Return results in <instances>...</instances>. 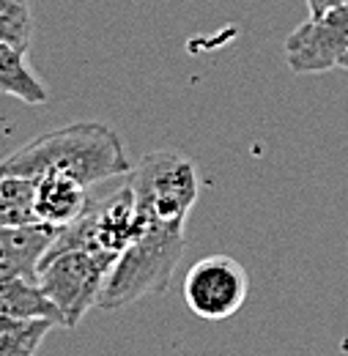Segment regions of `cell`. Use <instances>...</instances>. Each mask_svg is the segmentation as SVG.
<instances>
[{
  "mask_svg": "<svg viewBox=\"0 0 348 356\" xmlns=\"http://www.w3.org/2000/svg\"><path fill=\"white\" fill-rule=\"evenodd\" d=\"M132 170L134 168L124 148V140L113 127L99 121H77L44 132L0 159V176L36 181L49 173H61L86 186Z\"/></svg>",
  "mask_w": 348,
  "mask_h": 356,
  "instance_id": "6da1fadb",
  "label": "cell"
},
{
  "mask_svg": "<svg viewBox=\"0 0 348 356\" xmlns=\"http://www.w3.org/2000/svg\"><path fill=\"white\" fill-rule=\"evenodd\" d=\"M187 247V222H148L113 264L99 307L121 310L143 296L165 293Z\"/></svg>",
  "mask_w": 348,
  "mask_h": 356,
  "instance_id": "7a4b0ae2",
  "label": "cell"
},
{
  "mask_svg": "<svg viewBox=\"0 0 348 356\" xmlns=\"http://www.w3.org/2000/svg\"><path fill=\"white\" fill-rule=\"evenodd\" d=\"M134 192L143 222H187V214L198 203L200 178L195 165L175 151H154L132 170Z\"/></svg>",
  "mask_w": 348,
  "mask_h": 356,
  "instance_id": "3957f363",
  "label": "cell"
},
{
  "mask_svg": "<svg viewBox=\"0 0 348 356\" xmlns=\"http://www.w3.org/2000/svg\"><path fill=\"white\" fill-rule=\"evenodd\" d=\"M143 227L145 222L137 211L134 192L127 184L118 192H113L110 197L90 203L77 222L61 227L47 255H55L63 250H83L107 264H116L121 258V252L143 233Z\"/></svg>",
  "mask_w": 348,
  "mask_h": 356,
  "instance_id": "277c9868",
  "label": "cell"
},
{
  "mask_svg": "<svg viewBox=\"0 0 348 356\" xmlns=\"http://www.w3.org/2000/svg\"><path fill=\"white\" fill-rule=\"evenodd\" d=\"M110 268L113 264L83 250H63L42 261L39 285L47 299L61 310L66 329L77 326L90 307H99Z\"/></svg>",
  "mask_w": 348,
  "mask_h": 356,
  "instance_id": "5b68a950",
  "label": "cell"
},
{
  "mask_svg": "<svg viewBox=\"0 0 348 356\" xmlns=\"http://www.w3.org/2000/svg\"><path fill=\"white\" fill-rule=\"evenodd\" d=\"M250 277L236 258L209 255L184 277V302L203 321H228L244 307Z\"/></svg>",
  "mask_w": 348,
  "mask_h": 356,
  "instance_id": "8992f818",
  "label": "cell"
},
{
  "mask_svg": "<svg viewBox=\"0 0 348 356\" xmlns=\"http://www.w3.org/2000/svg\"><path fill=\"white\" fill-rule=\"evenodd\" d=\"M348 55V3L310 17L285 39V60L296 74H321Z\"/></svg>",
  "mask_w": 348,
  "mask_h": 356,
  "instance_id": "52a82bcc",
  "label": "cell"
},
{
  "mask_svg": "<svg viewBox=\"0 0 348 356\" xmlns=\"http://www.w3.org/2000/svg\"><path fill=\"white\" fill-rule=\"evenodd\" d=\"M58 227L44 222L0 225V280L25 277L39 282L44 255L49 252Z\"/></svg>",
  "mask_w": 348,
  "mask_h": 356,
  "instance_id": "ba28073f",
  "label": "cell"
},
{
  "mask_svg": "<svg viewBox=\"0 0 348 356\" xmlns=\"http://www.w3.org/2000/svg\"><path fill=\"white\" fill-rule=\"evenodd\" d=\"M90 200H88L86 184L74 181L61 173H49V176L36 178V195H33V211L36 220L52 227H66V225L77 222L88 211Z\"/></svg>",
  "mask_w": 348,
  "mask_h": 356,
  "instance_id": "9c48e42d",
  "label": "cell"
},
{
  "mask_svg": "<svg viewBox=\"0 0 348 356\" xmlns=\"http://www.w3.org/2000/svg\"><path fill=\"white\" fill-rule=\"evenodd\" d=\"M0 315L11 318H47L63 326L61 310L47 299L39 282L25 277H6L0 280Z\"/></svg>",
  "mask_w": 348,
  "mask_h": 356,
  "instance_id": "30bf717a",
  "label": "cell"
},
{
  "mask_svg": "<svg viewBox=\"0 0 348 356\" xmlns=\"http://www.w3.org/2000/svg\"><path fill=\"white\" fill-rule=\"evenodd\" d=\"M0 93L19 99L22 104H44L49 96L42 80L28 69L25 52L3 42H0Z\"/></svg>",
  "mask_w": 348,
  "mask_h": 356,
  "instance_id": "8fae6325",
  "label": "cell"
},
{
  "mask_svg": "<svg viewBox=\"0 0 348 356\" xmlns=\"http://www.w3.org/2000/svg\"><path fill=\"white\" fill-rule=\"evenodd\" d=\"M58 326L47 318H11L0 315V356H36L44 337Z\"/></svg>",
  "mask_w": 348,
  "mask_h": 356,
  "instance_id": "7c38bea8",
  "label": "cell"
},
{
  "mask_svg": "<svg viewBox=\"0 0 348 356\" xmlns=\"http://www.w3.org/2000/svg\"><path fill=\"white\" fill-rule=\"evenodd\" d=\"M36 181L17 176H0V225L39 222L33 211Z\"/></svg>",
  "mask_w": 348,
  "mask_h": 356,
  "instance_id": "4fadbf2b",
  "label": "cell"
},
{
  "mask_svg": "<svg viewBox=\"0 0 348 356\" xmlns=\"http://www.w3.org/2000/svg\"><path fill=\"white\" fill-rule=\"evenodd\" d=\"M33 19L25 0H0V42L22 52L31 49Z\"/></svg>",
  "mask_w": 348,
  "mask_h": 356,
  "instance_id": "5bb4252c",
  "label": "cell"
},
{
  "mask_svg": "<svg viewBox=\"0 0 348 356\" xmlns=\"http://www.w3.org/2000/svg\"><path fill=\"white\" fill-rule=\"evenodd\" d=\"M343 3H348V0H307V8H310V17H321V14H326Z\"/></svg>",
  "mask_w": 348,
  "mask_h": 356,
  "instance_id": "9a60e30c",
  "label": "cell"
},
{
  "mask_svg": "<svg viewBox=\"0 0 348 356\" xmlns=\"http://www.w3.org/2000/svg\"><path fill=\"white\" fill-rule=\"evenodd\" d=\"M340 69H346V72H348V55H346V58H343V63H340Z\"/></svg>",
  "mask_w": 348,
  "mask_h": 356,
  "instance_id": "2e32d148",
  "label": "cell"
}]
</instances>
